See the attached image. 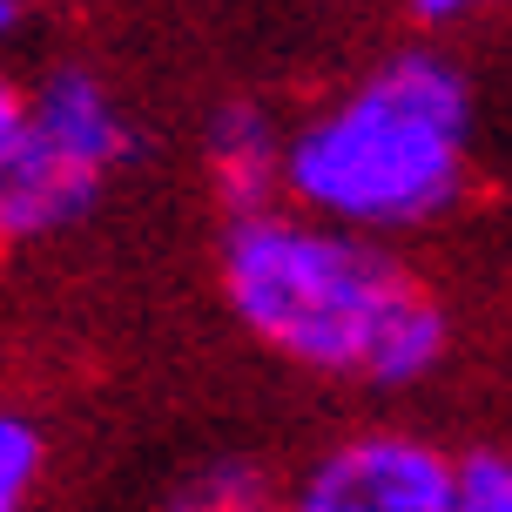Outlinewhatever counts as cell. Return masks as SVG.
Segmentation results:
<instances>
[{
	"instance_id": "obj_1",
	"label": "cell",
	"mask_w": 512,
	"mask_h": 512,
	"mask_svg": "<svg viewBox=\"0 0 512 512\" xmlns=\"http://www.w3.org/2000/svg\"><path fill=\"white\" fill-rule=\"evenodd\" d=\"M223 297L236 324L304 371L418 384L438 371L452 324L398 256L310 216H243L223 236Z\"/></svg>"
},
{
	"instance_id": "obj_2",
	"label": "cell",
	"mask_w": 512,
	"mask_h": 512,
	"mask_svg": "<svg viewBox=\"0 0 512 512\" xmlns=\"http://www.w3.org/2000/svg\"><path fill=\"white\" fill-rule=\"evenodd\" d=\"M465 149V75L432 48H405L283 135V189L331 230H418L465 196Z\"/></svg>"
},
{
	"instance_id": "obj_3",
	"label": "cell",
	"mask_w": 512,
	"mask_h": 512,
	"mask_svg": "<svg viewBox=\"0 0 512 512\" xmlns=\"http://www.w3.org/2000/svg\"><path fill=\"white\" fill-rule=\"evenodd\" d=\"M452 506V459L405 432L351 438L304 472L283 512H445Z\"/></svg>"
},
{
	"instance_id": "obj_4",
	"label": "cell",
	"mask_w": 512,
	"mask_h": 512,
	"mask_svg": "<svg viewBox=\"0 0 512 512\" xmlns=\"http://www.w3.org/2000/svg\"><path fill=\"white\" fill-rule=\"evenodd\" d=\"M27 122H34V135L68 169H81V176H95V182H108L115 162L128 155V115L115 108V95L88 68H54L27 95Z\"/></svg>"
},
{
	"instance_id": "obj_5",
	"label": "cell",
	"mask_w": 512,
	"mask_h": 512,
	"mask_svg": "<svg viewBox=\"0 0 512 512\" xmlns=\"http://www.w3.org/2000/svg\"><path fill=\"white\" fill-rule=\"evenodd\" d=\"M209 182L230 209V223L277 209L283 189V135L256 102H230L209 122Z\"/></svg>"
},
{
	"instance_id": "obj_6",
	"label": "cell",
	"mask_w": 512,
	"mask_h": 512,
	"mask_svg": "<svg viewBox=\"0 0 512 512\" xmlns=\"http://www.w3.org/2000/svg\"><path fill=\"white\" fill-rule=\"evenodd\" d=\"M169 512H277L250 465H209L169 499Z\"/></svg>"
},
{
	"instance_id": "obj_7",
	"label": "cell",
	"mask_w": 512,
	"mask_h": 512,
	"mask_svg": "<svg viewBox=\"0 0 512 512\" xmlns=\"http://www.w3.org/2000/svg\"><path fill=\"white\" fill-rule=\"evenodd\" d=\"M41 486V432L21 411H0V512H27Z\"/></svg>"
},
{
	"instance_id": "obj_8",
	"label": "cell",
	"mask_w": 512,
	"mask_h": 512,
	"mask_svg": "<svg viewBox=\"0 0 512 512\" xmlns=\"http://www.w3.org/2000/svg\"><path fill=\"white\" fill-rule=\"evenodd\" d=\"M21 176H27V95L0 75V243H14Z\"/></svg>"
},
{
	"instance_id": "obj_9",
	"label": "cell",
	"mask_w": 512,
	"mask_h": 512,
	"mask_svg": "<svg viewBox=\"0 0 512 512\" xmlns=\"http://www.w3.org/2000/svg\"><path fill=\"white\" fill-rule=\"evenodd\" d=\"M445 512H512V452H465Z\"/></svg>"
},
{
	"instance_id": "obj_10",
	"label": "cell",
	"mask_w": 512,
	"mask_h": 512,
	"mask_svg": "<svg viewBox=\"0 0 512 512\" xmlns=\"http://www.w3.org/2000/svg\"><path fill=\"white\" fill-rule=\"evenodd\" d=\"M486 7H506V0H411V21L425 27H452V21H472Z\"/></svg>"
},
{
	"instance_id": "obj_11",
	"label": "cell",
	"mask_w": 512,
	"mask_h": 512,
	"mask_svg": "<svg viewBox=\"0 0 512 512\" xmlns=\"http://www.w3.org/2000/svg\"><path fill=\"white\" fill-rule=\"evenodd\" d=\"M21 34V0H0V48Z\"/></svg>"
}]
</instances>
